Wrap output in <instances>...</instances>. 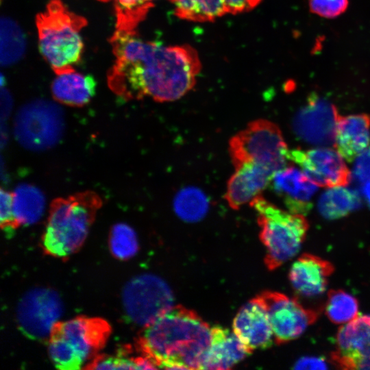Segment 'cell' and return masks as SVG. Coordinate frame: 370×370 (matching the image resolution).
Here are the masks:
<instances>
[{
    "label": "cell",
    "mask_w": 370,
    "mask_h": 370,
    "mask_svg": "<svg viewBox=\"0 0 370 370\" xmlns=\"http://www.w3.org/2000/svg\"><path fill=\"white\" fill-rule=\"evenodd\" d=\"M110 43L116 59L108 83L117 96L173 101L194 87L201 64L192 47L145 40L135 30L116 29Z\"/></svg>",
    "instance_id": "6da1fadb"
},
{
    "label": "cell",
    "mask_w": 370,
    "mask_h": 370,
    "mask_svg": "<svg viewBox=\"0 0 370 370\" xmlns=\"http://www.w3.org/2000/svg\"><path fill=\"white\" fill-rule=\"evenodd\" d=\"M211 338L209 324L177 305L144 327L139 346L158 368L201 369Z\"/></svg>",
    "instance_id": "7a4b0ae2"
},
{
    "label": "cell",
    "mask_w": 370,
    "mask_h": 370,
    "mask_svg": "<svg viewBox=\"0 0 370 370\" xmlns=\"http://www.w3.org/2000/svg\"><path fill=\"white\" fill-rule=\"evenodd\" d=\"M101 205V198L92 190L55 199L42 236L45 251L60 258L74 253L84 242Z\"/></svg>",
    "instance_id": "3957f363"
},
{
    "label": "cell",
    "mask_w": 370,
    "mask_h": 370,
    "mask_svg": "<svg viewBox=\"0 0 370 370\" xmlns=\"http://www.w3.org/2000/svg\"><path fill=\"white\" fill-rule=\"evenodd\" d=\"M39 50L56 74L73 69L82 57L81 30L87 24L61 0H51L37 15Z\"/></svg>",
    "instance_id": "277c9868"
},
{
    "label": "cell",
    "mask_w": 370,
    "mask_h": 370,
    "mask_svg": "<svg viewBox=\"0 0 370 370\" xmlns=\"http://www.w3.org/2000/svg\"><path fill=\"white\" fill-rule=\"evenodd\" d=\"M249 205L256 211L259 237L266 250L264 264L273 271L299 251L309 228L303 214L285 211L259 195Z\"/></svg>",
    "instance_id": "5b68a950"
},
{
    "label": "cell",
    "mask_w": 370,
    "mask_h": 370,
    "mask_svg": "<svg viewBox=\"0 0 370 370\" xmlns=\"http://www.w3.org/2000/svg\"><path fill=\"white\" fill-rule=\"evenodd\" d=\"M109 332V325L98 318L59 321L49 337V358L58 369H80L103 346Z\"/></svg>",
    "instance_id": "8992f818"
},
{
    "label": "cell",
    "mask_w": 370,
    "mask_h": 370,
    "mask_svg": "<svg viewBox=\"0 0 370 370\" xmlns=\"http://www.w3.org/2000/svg\"><path fill=\"white\" fill-rule=\"evenodd\" d=\"M229 147L234 168L246 162H254L274 174L289 161V150L280 128L266 119L249 123L232 137Z\"/></svg>",
    "instance_id": "52a82bcc"
},
{
    "label": "cell",
    "mask_w": 370,
    "mask_h": 370,
    "mask_svg": "<svg viewBox=\"0 0 370 370\" xmlns=\"http://www.w3.org/2000/svg\"><path fill=\"white\" fill-rule=\"evenodd\" d=\"M173 295L160 278L143 273L132 278L122 291V302L127 317L146 326L173 307Z\"/></svg>",
    "instance_id": "ba28073f"
},
{
    "label": "cell",
    "mask_w": 370,
    "mask_h": 370,
    "mask_svg": "<svg viewBox=\"0 0 370 370\" xmlns=\"http://www.w3.org/2000/svg\"><path fill=\"white\" fill-rule=\"evenodd\" d=\"M60 109L54 103L37 100L24 106L16 116L14 133L23 146L34 150L51 147L63 131Z\"/></svg>",
    "instance_id": "9c48e42d"
},
{
    "label": "cell",
    "mask_w": 370,
    "mask_h": 370,
    "mask_svg": "<svg viewBox=\"0 0 370 370\" xmlns=\"http://www.w3.org/2000/svg\"><path fill=\"white\" fill-rule=\"evenodd\" d=\"M62 312V300L54 290L45 287L32 288L18 303L17 323L27 337L45 340L50 337Z\"/></svg>",
    "instance_id": "30bf717a"
},
{
    "label": "cell",
    "mask_w": 370,
    "mask_h": 370,
    "mask_svg": "<svg viewBox=\"0 0 370 370\" xmlns=\"http://www.w3.org/2000/svg\"><path fill=\"white\" fill-rule=\"evenodd\" d=\"M256 297L267 312L274 342L278 345L299 338L319 316L317 311L306 308L297 299L279 292L265 291Z\"/></svg>",
    "instance_id": "8fae6325"
},
{
    "label": "cell",
    "mask_w": 370,
    "mask_h": 370,
    "mask_svg": "<svg viewBox=\"0 0 370 370\" xmlns=\"http://www.w3.org/2000/svg\"><path fill=\"white\" fill-rule=\"evenodd\" d=\"M288 158L319 187L346 186L349 182L350 171L335 149H295L289 150Z\"/></svg>",
    "instance_id": "7c38bea8"
},
{
    "label": "cell",
    "mask_w": 370,
    "mask_h": 370,
    "mask_svg": "<svg viewBox=\"0 0 370 370\" xmlns=\"http://www.w3.org/2000/svg\"><path fill=\"white\" fill-rule=\"evenodd\" d=\"M330 358L343 369H370V314L358 315L338 328Z\"/></svg>",
    "instance_id": "4fadbf2b"
},
{
    "label": "cell",
    "mask_w": 370,
    "mask_h": 370,
    "mask_svg": "<svg viewBox=\"0 0 370 370\" xmlns=\"http://www.w3.org/2000/svg\"><path fill=\"white\" fill-rule=\"evenodd\" d=\"M338 115L334 105L317 96H311L297 115L295 130L301 138L310 143H332Z\"/></svg>",
    "instance_id": "5bb4252c"
},
{
    "label": "cell",
    "mask_w": 370,
    "mask_h": 370,
    "mask_svg": "<svg viewBox=\"0 0 370 370\" xmlns=\"http://www.w3.org/2000/svg\"><path fill=\"white\" fill-rule=\"evenodd\" d=\"M232 330L252 354L272 346L274 336L267 312L256 297L243 305L235 316Z\"/></svg>",
    "instance_id": "9a60e30c"
},
{
    "label": "cell",
    "mask_w": 370,
    "mask_h": 370,
    "mask_svg": "<svg viewBox=\"0 0 370 370\" xmlns=\"http://www.w3.org/2000/svg\"><path fill=\"white\" fill-rule=\"evenodd\" d=\"M270 184L288 211L303 215L310 210L319 187L300 168L287 164L273 175Z\"/></svg>",
    "instance_id": "2e32d148"
},
{
    "label": "cell",
    "mask_w": 370,
    "mask_h": 370,
    "mask_svg": "<svg viewBox=\"0 0 370 370\" xmlns=\"http://www.w3.org/2000/svg\"><path fill=\"white\" fill-rule=\"evenodd\" d=\"M273 175L267 168L254 162H246L235 168L225 195L230 207L238 210L250 204L270 184Z\"/></svg>",
    "instance_id": "e0dca14e"
},
{
    "label": "cell",
    "mask_w": 370,
    "mask_h": 370,
    "mask_svg": "<svg viewBox=\"0 0 370 370\" xmlns=\"http://www.w3.org/2000/svg\"><path fill=\"white\" fill-rule=\"evenodd\" d=\"M334 271L328 260L304 254L292 264L288 278L296 293L305 297H313L325 292L329 277Z\"/></svg>",
    "instance_id": "ac0fdd59"
},
{
    "label": "cell",
    "mask_w": 370,
    "mask_h": 370,
    "mask_svg": "<svg viewBox=\"0 0 370 370\" xmlns=\"http://www.w3.org/2000/svg\"><path fill=\"white\" fill-rule=\"evenodd\" d=\"M335 149L348 162H353L370 145V116L338 115L334 138Z\"/></svg>",
    "instance_id": "d6986e66"
},
{
    "label": "cell",
    "mask_w": 370,
    "mask_h": 370,
    "mask_svg": "<svg viewBox=\"0 0 370 370\" xmlns=\"http://www.w3.org/2000/svg\"><path fill=\"white\" fill-rule=\"evenodd\" d=\"M251 354L233 331L215 325L201 369H230Z\"/></svg>",
    "instance_id": "ffe728a7"
},
{
    "label": "cell",
    "mask_w": 370,
    "mask_h": 370,
    "mask_svg": "<svg viewBox=\"0 0 370 370\" xmlns=\"http://www.w3.org/2000/svg\"><path fill=\"white\" fill-rule=\"evenodd\" d=\"M96 85L92 75H83L72 69L56 74L51 89L56 101L69 106L82 107L94 96Z\"/></svg>",
    "instance_id": "44dd1931"
},
{
    "label": "cell",
    "mask_w": 370,
    "mask_h": 370,
    "mask_svg": "<svg viewBox=\"0 0 370 370\" xmlns=\"http://www.w3.org/2000/svg\"><path fill=\"white\" fill-rule=\"evenodd\" d=\"M45 207V195L38 188L30 184L18 185L12 192V215L16 228L38 222Z\"/></svg>",
    "instance_id": "7402d4cb"
},
{
    "label": "cell",
    "mask_w": 370,
    "mask_h": 370,
    "mask_svg": "<svg viewBox=\"0 0 370 370\" xmlns=\"http://www.w3.org/2000/svg\"><path fill=\"white\" fill-rule=\"evenodd\" d=\"M175 214L186 222L199 221L206 216L209 208L206 195L195 186H187L179 190L173 200Z\"/></svg>",
    "instance_id": "603a6c76"
},
{
    "label": "cell",
    "mask_w": 370,
    "mask_h": 370,
    "mask_svg": "<svg viewBox=\"0 0 370 370\" xmlns=\"http://www.w3.org/2000/svg\"><path fill=\"white\" fill-rule=\"evenodd\" d=\"M180 18L196 22L211 21L226 14L223 0H169Z\"/></svg>",
    "instance_id": "cb8c5ba5"
},
{
    "label": "cell",
    "mask_w": 370,
    "mask_h": 370,
    "mask_svg": "<svg viewBox=\"0 0 370 370\" xmlns=\"http://www.w3.org/2000/svg\"><path fill=\"white\" fill-rule=\"evenodd\" d=\"M344 187L330 188L321 196L319 209L324 217L335 219L345 217L359 206L360 201L356 194Z\"/></svg>",
    "instance_id": "d4e9b609"
},
{
    "label": "cell",
    "mask_w": 370,
    "mask_h": 370,
    "mask_svg": "<svg viewBox=\"0 0 370 370\" xmlns=\"http://www.w3.org/2000/svg\"><path fill=\"white\" fill-rule=\"evenodd\" d=\"M25 49V39L19 26L12 19L1 20V62L9 66L18 61Z\"/></svg>",
    "instance_id": "484cf974"
},
{
    "label": "cell",
    "mask_w": 370,
    "mask_h": 370,
    "mask_svg": "<svg viewBox=\"0 0 370 370\" xmlns=\"http://www.w3.org/2000/svg\"><path fill=\"white\" fill-rule=\"evenodd\" d=\"M358 302L356 297L345 291L331 290L325 306V312L332 323L345 324L358 316Z\"/></svg>",
    "instance_id": "4316f807"
},
{
    "label": "cell",
    "mask_w": 370,
    "mask_h": 370,
    "mask_svg": "<svg viewBox=\"0 0 370 370\" xmlns=\"http://www.w3.org/2000/svg\"><path fill=\"white\" fill-rule=\"evenodd\" d=\"M112 1L116 18V29L134 31L153 6L151 0H99Z\"/></svg>",
    "instance_id": "83f0119b"
},
{
    "label": "cell",
    "mask_w": 370,
    "mask_h": 370,
    "mask_svg": "<svg viewBox=\"0 0 370 370\" xmlns=\"http://www.w3.org/2000/svg\"><path fill=\"white\" fill-rule=\"evenodd\" d=\"M110 247L112 254L120 260H127L134 256L138 249L134 229L124 223L114 224L110 231Z\"/></svg>",
    "instance_id": "f1b7e54d"
},
{
    "label": "cell",
    "mask_w": 370,
    "mask_h": 370,
    "mask_svg": "<svg viewBox=\"0 0 370 370\" xmlns=\"http://www.w3.org/2000/svg\"><path fill=\"white\" fill-rule=\"evenodd\" d=\"M91 368L95 369H155L156 365L147 356L136 358L123 356H108L95 361Z\"/></svg>",
    "instance_id": "f546056e"
},
{
    "label": "cell",
    "mask_w": 370,
    "mask_h": 370,
    "mask_svg": "<svg viewBox=\"0 0 370 370\" xmlns=\"http://www.w3.org/2000/svg\"><path fill=\"white\" fill-rule=\"evenodd\" d=\"M313 14L326 18H333L345 12L348 0H308Z\"/></svg>",
    "instance_id": "4dcf8cb0"
},
{
    "label": "cell",
    "mask_w": 370,
    "mask_h": 370,
    "mask_svg": "<svg viewBox=\"0 0 370 370\" xmlns=\"http://www.w3.org/2000/svg\"><path fill=\"white\" fill-rule=\"evenodd\" d=\"M1 227L6 232L16 229L12 215V192L1 189Z\"/></svg>",
    "instance_id": "1f68e13d"
},
{
    "label": "cell",
    "mask_w": 370,
    "mask_h": 370,
    "mask_svg": "<svg viewBox=\"0 0 370 370\" xmlns=\"http://www.w3.org/2000/svg\"><path fill=\"white\" fill-rule=\"evenodd\" d=\"M355 173L362 181L370 182V147L356 159Z\"/></svg>",
    "instance_id": "d6a6232c"
},
{
    "label": "cell",
    "mask_w": 370,
    "mask_h": 370,
    "mask_svg": "<svg viewBox=\"0 0 370 370\" xmlns=\"http://www.w3.org/2000/svg\"><path fill=\"white\" fill-rule=\"evenodd\" d=\"M226 12L233 14L245 12L254 8L261 0H223Z\"/></svg>",
    "instance_id": "836d02e7"
},
{
    "label": "cell",
    "mask_w": 370,
    "mask_h": 370,
    "mask_svg": "<svg viewBox=\"0 0 370 370\" xmlns=\"http://www.w3.org/2000/svg\"><path fill=\"white\" fill-rule=\"evenodd\" d=\"M328 367L325 359L314 356L303 357L298 360L294 366L297 369H325Z\"/></svg>",
    "instance_id": "e575fe53"
},
{
    "label": "cell",
    "mask_w": 370,
    "mask_h": 370,
    "mask_svg": "<svg viewBox=\"0 0 370 370\" xmlns=\"http://www.w3.org/2000/svg\"></svg>",
    "instance_id": "d590c367"
}]
</instances>
